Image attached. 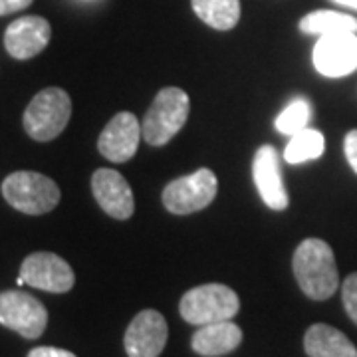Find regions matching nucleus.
Here are the masks:
<instances>
[{"mask_svg":"<svg viewBox=\"0 0 357 357\" xmlns=\"http://www.w3.org/2000/svg\"><path fill=\"white\" fill-rule=\"evenodd\" d=\"M310 119H312V105H310V102L306 98H296L294 102H290L282 109L280 115L274 121V126L282 135H294V133L306 129Z\"/></svg>","mask_w":357,"mask_h":357,"instance_id":"aec40b11","label":"nucleus"},{"mask_svg":"<svg viewBox=\"0 0 357 357\" xmlns=\"http://www.w3.org/2000/svg\"><path fill=\"white\" fill-rule=\"evenodd\" d=\"M34 0H0V16H6V14L20 13L28 8Z\"/></svg>","mask_w":357,"mask_h":357,"instance_id":"b1692460","label":"nucleus"},{"mask_svg":"<svg viewBox=\"0 0 357 357\" xmlns=\"http://www.w3.org/2000/svg\"><path fill=\"white\" fill-rule=\"evenodd\" d=\"M2 197L24 215H46L60 203V187L36 171H16L2 181Z\"/></svg>","mask_w":357,"mask_h":357,"instance_id":"f03ea898","label":"nucleus"},{"mask_svg":"<svg viewBox=\"0 0 357 357\" xmlns=\"http://www.w3.org/2000/svg\"><path fill=\"white\" fill-rule=\"evenodd\" d=\"M192 10L215 30H232L241 20V0H191Z\"/></svg>","mask_w":357,"mask_h":357,"instance_id":"a211bd4d","label":"nucleus"},{"mask_svg":"<svg viewBox=\"0 0 357 357\" xmlns=\"http://www.w3.org/2000/svg\"><path fill=\"white\" fill-rule=\"evenodd\" d=\"M243 344V330L234 321H217L201 326L192 333L191 347L195 354L203 357H220L232 354Z\"/></svg>","mask_w":357,"mask_h":357,"instance_id":"2eb2a0df","label":"nucleus"},{"mask_svg":"<svg viewBox=\"0 0 357 357\" xmlns=\"http://www.w3.org/2000/svg\"><path fill=\"white\" fill-rule=\"evenodd\" d=\"M28 357H76V354L60 349V347H50V345H40L34 347L32 351H28Z\"/></svg>","mask_w":357,"mask_h":357,"instance_id":"5701e85b","label":"nucleus"},{"mask_svg":"<svg viewBox=\"0 0 357 357\" xmlns=\"http://www.w3.org/2000/svg\"><path fill=\"white\" fill-rule=\"evenodd\" d=\"M326 151V139L318 129H302L298 133L290 135V141L284 149V159L290 165H300L319 159Z\"/></svg>","mask_w":357,"mask_h":357,"instance_id":"6ab92c4d","label":"nucleus"},{"mask_svg":"<svg viewBox=\"0 0 357 357\" xmlns=\"http://www.w3.org/2000/svg\"><path fill=\"white\" fill-rule=\"evenodd\" d=\"M342 300H344V307L347 316L357 326V272L349 274L344 280L342 286Z\"/></svg>","mask_w":357,"mask_h":357,"instance_id":"412c9836","label":"nucleus"},{"mask_svg":"<svg viewBox=\"0 0 357 357\" xmlns=\"http://www.w3.org/2000/svg\"><path fill=\"white\" fill-rule=\"evenodd\" d=\"M307 357H357V347L344 332L328 324H314L304 335Z\"/></svg>","mask_w":357,"mask_h":357,"instance_id":"dca6fc26","label":"nucleus"},{"mask_svg":"<svg viewBox=\"0 0 357 357\" xmlns=\"http://www.w3.org/2000/svg\"><path fill=\"white\" fill-rule=\"evenodd\" d=\"M252 177H255L258 195L266 206H270L272 211H286L288 208L290 197H288V191L284 187L278 151L272 145H262L256 151L255 163H252Z\"/></svg>","mask_w":357,"mask_h":357,"instance_id":"4468645a","label":"nucleus"},{"mask_svg":"<svg viewBox=\"0 0 357 357\" xmlns=\"http://www.w3.org/2000/svg\"><path fill=\"white\" fill-rule=\"evenodd\" d=\"M314 66L321 76L344 77L357 70L356 34L321 36L314 46Z\"/></svg>","mask_w":357,"mask_h":357,"instance_id":"9b49d317","label":"nucleus"},{"mask_svg":"<svg viewBox=\"0 0 357 357\" xmlns=\"http://www.w3.org/2000/svg\"><path fill=\"white\" fill-rule=\"evenodd\" d=\"M292 270L300 290L310 300H328L340 286L332 246L321 238H306L300 243L294 252Z\"/></svg>","mask_w":357,"mask_h":357,"instance_id":"f257e3e1","label":"nucleus"},{"mask_svg":"<svg viewBox=\"0 0 357 357\" xmlns=\"http://www.w3.org/2000/svg\"><path fill=\"white\" fill-rule=\"evenodd\" d=\"M217 191V175L203 167L187 177L171 181L163 189V204L173 215H192L213 203Z\"/></svg>","mask_w":357,"mask_h":357,"instance_id":"423d86ee","label":"nucleus"},{"mask_svg":"<svg viewBox=\"0 0 357 357\" xmlns=\"http://www.w3.org/2000/svg\"><path fill=\"white\" fill-rule=\"evenodd\" d=\"M335 4H342L345 8H351V10H357V0H333Z\"/></svg>","mask_w":357,"mask_h":357,"instance_id":"393cba45","label":"nucleus"},{"mask_svg":"<svg viewBox=\"0 0 357 357\" xmlns=\"http://www.w3.org/2000/svg\"><path fill=\"white\" fill-rule=\"evenodd\" d=\"M24 284L50 294L70 292L76 284V274L62 256L54 252H34L26 256L20 266Z\"/></svg>","mask_w":357,"mask_h":357,"instance_id":"6e6552de","label":"nucleus"},{"mask_svg":"<svg viewBox=\"0 0 357 357\" xmlns=\"http://www.w3.org/2000/svg\"><path fill=\"white\" fill-rule=\"evenodd\" d=\"M241 310L236 292L225 284H203L181 298V318L191 326H206L232 319Z\"/></svg>","mask_w":357,"mask_h":357,"instance_id":"20e7f679","label":"nucleus"},{"mask_svg":"<svg viewBox=\"0 0 357 357\" xmlns=\"http://www.w3.org/2000/svg\"><path fill=\"white\" fill-rule=\"evenodd\" d=\"M300 30L319 38L332 34H357V18L335 10H316L300 20Z\"/></svg>","mask_w":357,"mask_h":357,"instance_id":"f3484780","label":"nucleus"},{"mask_svg":"<svg viewBox=\"0 0 357 357\" xmlns=\"http://www.w3.org/2000/svg\"><path fill=\"white\" fill-rule=\"evenodd\" d=\"M141 135L139 119L131 112H119L103 128L98 139V151L114 163H126L137 153Z\"/></svg>","mask_w":357,"mask_h":357,"instance_id":"9d476101","label":"nucleus"},{"mask_svg":"<svg viewBox=\"0 0 357 357\" xmlns=\"http://www.w3.org/2000/svg\"><path fill=\"white\" fill-rule=\"evenodd\" d=\"M52 26L42 16H20L4 32V48L16 60H30L50 44Z\"/></svg>","mask_w":357,"mask_h":357,"instance_id":"ddd939ff","label":"nucleus"},{"mask_svg":"<svg viewBox=\"0 0 357 357\" xmlns=\"http://www.w3.org/2000/svg\"><path fill=\"white\" fill-rule=\"evenodd\" d=\"M191 102L181 88H163L155 96L149 112L141 123L143 137L149 145L161 147L177 135L189 119Z\"/></svg>","mask_w":357,"mask_h":357,"instance_id":"7ed1b4c3","label":"nucleus"},{"mask_svg":"<svg viewBox=\"0 0 357 357\" xmlns=\"http://www.w3.org/2000/svg\"><path fill=\"white\" fill-rule=\"evenodd\" d=\"M91 192L105 215L117 220L133 217L135 201L128 178L114 169H98L91 175Z\"/></svg>","mask_w":357,"mask_h":357,"instance_id":"f8f14e48","label":"nucleus"},{"mask_svg":"<svg viewBox=\"0 0 357 357\" xmlns=\"http://www.w3.org/2000/svg\"><path fill=\"white\" fill-rule=\"evenodd\" d=\"M344 151H345V159L349 167L354 169L357 173V129H351L344 139Z\"/></svg>","mask_w":357,"mask_h":357,"instance_id":"4be33fe9","label":"nucleus"},{"mask_svg":"<svg viewBox=\"0 0 357 357\" xmlns=\"http://www.w3.org/2000/svg\"><path fill=\"white\" fill-rule=\"evenodd\" d=\"M72 115V100L62 88L38 91L26 107L22 123L26 133L36 141L56 139L68 126Z\"/></svg>","mask_w":357,"mask_h":357,"instance_id":"39448f33","label":"nucleus"},{"mask_svg":"<svg viewBox=\"0 0 357 357\" xmlns=\"http://www.w3.org/2000/svg\"><path fill=\"white\" fill-rule=\"evenodd\" d=\"M0 326L24 340H38L48 326V310L32 294L4 290L0 292Z\"/></svg>","mask_w":357,"mask_h":357,"instance_id":"0eeeda50","label":"nucleus"},{"mask_svg":"<svg viewBox=\"0 0 357 357\" xmlns=\"http://www.w3.org/2000/svg\"><path fill=\"white\" fill-rule=\"evenodd\" d=\"M167 335L165 318L157 310H143L126 330V354L129 357H159L165 349Z\"/></svg>","mask_w":357,"mask_h":357,"instance_id":"1a4fd4ad","label":"nucleus"}]
</instances>
